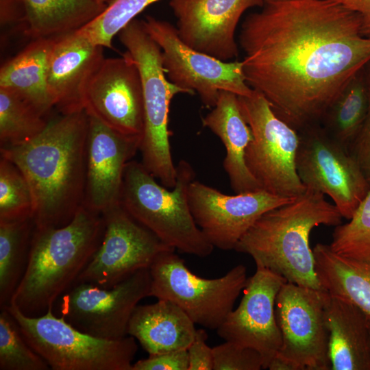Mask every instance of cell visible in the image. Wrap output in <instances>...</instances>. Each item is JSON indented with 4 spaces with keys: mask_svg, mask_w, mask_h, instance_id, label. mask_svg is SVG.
Here are the masks:
<instances>
[{
    "mask_svg": "<svg viewBox=\"0 0 370 370\" xmlns=\"http://www.w3.org/2000/svg\"><path fill=\"white\" fill-rule=\"evenodd\" d=\"M325 291L285 282L275 299L282 345L275 358L288 370H330Z\"/></svg>",
    "mask_w": 370,
    "mask_h": 370,
    "instance_id": "obj_12",
    "label": "cell"
},
{
    "mask_svg": "<svg viewBox=\"0 0 370 370\" xmlns=\"http://www.w3.org/2000/svg\"><path fill=\"white\" fill-rule=\"evenodd\" d=\"M175 251L160 254L149 267V297L169 300L195 324L217 330L246 285V267L238 264L223 276L204 278L192 273Z\"/></svg>",
    "mask_w": 370,
    "mask_h": 370,
    "instance_id": "obj_8",
    "label": "cell"
},
{
    "mask_svg": "<svg viewBox=\"0 0 370 370\" xmlns=\"http://www.w3.org/2000/svg\"><path fill=\"white\" fill-rule=\"evenodd\" d=\"M149 269H140L110 288L79 282L59 300L60 317L79 331L109 340L127 335L138 302L149 297Z\"/></svg>",
    "mask_w": 370,
    "mask_h": 370,
    "instance_id": "obj_13",
    "label": "cell"
},
{
    "mask_svg": "<svg viewBox=\"0 0 370 370\" xmlns=\"http://www.w3.org/2000/svg\"><path fill=\"white\" fill-rule=\"evenodd\" d=\"M53 39H34L0 69V88L14 92L45 117L54 108L46 81L47 58Z\"/></svg>",
    "mask_w": 370,
    "mask_h": 370,
    "instance_id": "obj_24",
    "label": "cell"
},
{
    "mask_svg": "<svg viewBox=\"0 0 370 370\" xmlns=\"http://www.w3.org/2000/svg\"><path fill=\"white\" fill-rule=\"evenodd\" d=\"M33 218L0 221V308L11 299L25 272L32 234Z\"/></svg>",
    "mask_w": 370,
    "mask_h": 370,
    "instance_id": "obj_27",
    "label": "cell"
},
{
    "mask_svg": "<svg viewBox=\"0 0 370 370\" xmlns=\"http://www.w3.org/2000/svg\"><path fill=\"white\" fill-rule=\"evenodd\" d=\"M239 44L248 85L297 131L320 123L370 62L358 16L329 0L265 3L245 18Z\"/></svg>",
    "mask_w": 370,
    "mask_h": 370,
    "instance_id": "obj_1",
    "label": "cell"
},
{
    "mask_svg": "<svg viewBox=\"0 0 370 370\" xmlns=\"http://www.w3.org/2000/svg\"><path fill=\"white\" fill-rule=\"evenodd\" d=\"M342 218L325 195L306 188L291 202L264 213L234 249L251 256L256 267L267 269L288 282L323 290L317 275L310 235L320 225L341 224Z\"/></svg>",
    "mask_w": 370,
    "mask_h": 370,
    "instance_id": "obj_4",
    "label": "cell"
},
{
    "mask_svg": "<svg viewBox=\"0 0 370 370\" xmlns=\"http://www.w3.org/2000/svg\"><path fill=\"white\" fill-rule=\"evenodd\" d=\"M142 21L161 49L168 79L186 94L197 93L206 107L215 106L221 91L245 97L253 93L242 61H222L189 47L180 38L175 26L166 21L148 16Z\"/></svg>",
    "mask_w": 370,
    "mask_h": 370,
    "instance_id": "obj_10",
    "label": "cell"
},
{
    "mask_svg": "<svg viewBox=\"0 0 370 370\" xmlns=\"http://www.w3.org/2000/svg\"><path fill=\"white\" fill-rule=\"evenodd\" d=\"M48 121L16 94L0 88V147L21 144L35 138Z\"/></svg>",
    "mask_w": 370,
    "mask_h": 370,
    "instance_id": "obj_29",
    "label": "cell"
},
{
    "mask_svg": "<svg viewBox=\"0 0 370 370\" xmlns=\"http://www.w3.org/2000/svg\"><path fill=\"white\" fill-rule=\"evenodd\" d=\"M60 114L35 138L0 147L29 184L36 228L68 224L84 204L88 114Z\"/></svg>",
    "mask_w": 370,
    "mask_h": 370,
    "instance_id": "obj_2",
    "label": "cell"
},
{
    "mask_svg": "<svg viewBox=\"0 0 370 370\" xmlns=\"http://www.w3.org/2000/svg\"><path fill=\"white\" fill-rule=\"evenodd\" d=\"M356 14L360 21L362 33L370 38V0H329Z\"/></svg>",
    "mask_w": 370,
    "mask_h": 370,
    "instance_id": "obj_38",
    "label": "cell"
},
{
    "mask_svg": "<svg viewBox=\"0 0 370 370\" xmlns=\"http://www.w3.org/2000/svg\"><path fill=\"white\" fill-rule=\"evenodd\" d=\"M34 204L29 184L21 170L0 158V221L33 218Z\"/></svg>",
    "mask_w": 370,
    "mask_h": 370,
    "instance_id": "obj_32",
    "label": "cell"
},
{
    "mask_svg": "<svg viewBox=\"0 0 370 370\" xmlns=\"http://www.w3.org/2000/svg\"><path fill=\"white\" fill-rule=\"evenodd\" d=\"M101 214L105 225L102 241L77 283L112 288L135 272L149 269L160 254L175 250L134 219L120 204Z\"/></svg>",
    "mask_w": 370,
    "mask_h": 370,
    "instance_id": "obj_14",
    "label": "cell"
},
{
    "mask_svg": "<svg viewBox=\"0 0 370 370\" xmlns=\"http://www.w3.org/2000/svg\"><path fill=\"white\" fill-rule=\"evenodd\" d=\"M298 176L306 188L328 195L343 218L349 220L370 189V182L349 151L319 123L299 131Z\"/></svg>",
    "mask_w": 370,
    "mask_h": 370,
    "instance_id": "obj_11",
    "label": "cell"
},
{
    "mask_svg": "<svg viewBox=\"0 0 370 370\" xmlns=\"http://www.w3.org/2000/svg\"><path fill=\"white\" fill-rule=\"evenodd\" d=\"M238 101L253 136L245 158L249 171L261 189L278 196L298 197L306 189L296 169L299 132L282 119L259 92L238 96Z\"/></svg>",
    "mask_w": 370,
    "mask_h": 370,
    "instance_id": "obj_9",
    "label": "cell"
},
{
    "mask_svg": "<svg viewBox=\"0 0 370 370\" xmlns=\"http://www.w3.org/2000/svg\"><path fill=\"white\" fill-rule=\"evenodd\" d=\"M202 124L225 146L226 155L223 166L234 193L262 190L245 163L246 149L253 136L241 112L238 96L221 91L215 106L202 119Z\"/></svg>",
    "mask_w": 370,
    "mask_h": 370,
    "instance_id": "obj_22",
    "label": "cell"
},
{
    "mask_svg": "<svg viewBox=\"0 0 370 370\" xmlns=\"http://www.w3.org/2000/svg\"><path fill=\"white\" fill-rule=\"evenodd\" d=\"M104 227L102 214L82 205L62 227H34L27 268L10 305L30 317L53 310L92 259Z\"/></svg>",
    "mask_w": 370,
    "mask_h": 370,
    "instance_id": "obj_3",
    "label": "cell"
},
{
    "mask_svg": "<svg viewBox=\"0 0 370 370\" xmlns=\"http://www.w3.org/2000/svg\"><path fill=\"white\" fill-rule=\"evenodd\" d=\"M84 110L116 132L141 141L142 81L138 66L127 51L121 57L104 58L87 88Z\"/></svg>",
    "mask_w": 370,
    "mask_h": 370,
    "instance_id": "obj_16",
    "label": "cell"
},
{
    "mask_svg": "<svg viewBox=\"0 0 370 370\" xmlns=\"http://www.w3.org/2000/svg\"><path fill=\"white\" fill-rule=\"evenodd\" d=\"M101 3L108 4L112 0H97Z\"/></svg>",
    "mask_w": 370,
    "mask_h": 370,
    "instance_id": "obj_41",
    "label": "cell"
},
{
    "mask_svg": "<svg viewBox=\"0 0 370 370\" xmlns=\"http://www.w3.org/2000/svg\"><path fill=\"white\" fill-rule=\"evenodd\" d=\"M25 340L53 370H132L138 346L131 336L115 340L82 332L49 310L36 317L6 308Z\"/></svg>",
    "mask_w": 370,
    "mask_h": 370,
    "instance_id": "obj_7",
    "label": "cell"
},
{
    "mask_svg": "<svg viewBox=\"0 0 370 370\" xmlns=\"http://www.w3.org/2000/svg\"><path fill=\"white\" fill-rule=\"evenodd\" d=\"M103 47L77 31L53 37L47 64V91L61 114L84 110L88 84L103 60Z\"/></svg>",
    "mask_w": 370,
    "mask_h": 370,
    "instance_id": "obj_20",
    "label": "cell"
},
{
    "mask_svg": "<svg viewBox=\"0 0 370 370\" xmlns=\"http://www.w3.org/2000/svg\"><path fill=\"white\" fill-rule=\"evenodd\" d=\"M140 144L88 114L84 206L103 214L120 204L125 169Z\"/></svg>",
    "mask_w": 370,
    "mask_h": 370,
    "instance_id": "obj_19",
    "label": "cell"
},
{
    "mask_svg": "<svg viewBox=\"0 0 370 370\" xmlns=\"http://www.w3.org/2000/svg\"><path fill=\"white\" fill-rule=\"evenodd\" d=\"M278 1H282V0H264V4L268 3Z\"/></svg>",
    "mask_w": 370,
    "mask_h": 370,
    "instance_id": "obj_42",
    "label": "cell"
},
{
    "mask_svg": "<svg viewBox=\"0 0 370 370\" xmlns=\"http://www.w3.org/2000/svg\"><path fill=\"white\" fill-rule=\"evenodd\" d=\"M325 323L332 370H370L367 314L351 301L325 293Z\"/></svg>",
    "mask_w": 370,
    "mask_h": 370,
    "instance_id": "obj_21",
    "label": "cell"
},
{
    "mask_svg": "<svg viewBox=\"0 0 370 370\" xmlns=\"http://www.w3.org/2000/svg\"><path fill=\"white\" fill-rule=\"evenodd\" d=\"M119 36L137 65L142 81L144 130L139 147L141 162L162 186L173 188L177 170L171 151L169 110L174 97L186 92L168 79L161 49L146 32L142 21L134 19Z\"/></svg>",
    "mask_w": 370,
    "mask_h": 370,
    "instance_id": "obj_6",
    "label": "cell"
},
{
    "mask_svg": "<svg viewBox=\"0 0 370 370\" xmlns=\"http://www.w3.org/2000/svg\"><path fill=\"white\" fill-rule=\"evenodd\" d=\"M213 370H260L263 369L260 354L255 349L225 341L212 347Z\"/></svg>",
    "mask_w": 370,
    "mask_h": 370,
    "instance_id": "obj_34",
    "label": "cell"
},
{
    "mask_svg": "<svg viewBox=\"0 0 370 370\" xmlns=\"http://www.w3.org/2000/svg\"><path fill=\"white\" fill-rule=\"evenodd\" d=\"M187 350L149 355L133 363L132 370H188Z\"/></svg>",
    "mask_w": 370,
    "mask_h": 370,
    "instance_id": "obj_36",
    "label": "cell"
},
{
    "mask_svg": "<svg viewBox=\"0 0 370 370\" xmlns=\"http://www.w3.org/2000/svg\"><path fill=\"white\" fill-rule=\"evenodd\" d=\"M312 250L322 288L351 301L370 316V259L345 257L323 243H317Z\"/></svg>",
    "mask_w": 370,
    "mask_h": 370,
    "instance_id": "obj_26",
    "label": "cell"
},
{
    "mask_svg": "<svg viewBox=\"0 0 370 370\" xmlns=\"http://www.w3.org/2000/svg\"><path fill=\"white\" fill-rule=\"evenodd\" d=\"M364 77L368 95V109L362 126L349 148L370 182V62L364 68Z\"/></svg>",
    "mask_w": 370,
    "mask_h": 370,
    "instance_id": "obj_35",
    "label": "cell"
},
{
    "mask_svg": "<svg viewBox=\"0 0 370 370\" xmlns=\"http://www.w3.org/2000/svg\"><path fill=\"white\" fill-rule=\"evenodd\" d=\"M47 362L27 343L10 312H0V369L48 370Z\"/></svg>",
    "mask_w": 370,
    "mask_h": 370,
    "instance_id": "obj_31",
    "label": "cell"
},
{
    "mask_svg": "<svg viewBox=\"0 0 370 370\" xmlns=\"http://www.w3.org/2000/svg\"><path fill=\"white\" fill-rule=\"evenodd\" d=\"M207 338L208 334L204 329L196 330L193 341L187 349L188 370H213V351L207 345Z\"/></svg>",
    "mask_w": 370,
    "mask_h": 370,
    "instance_id": "obj_37",
    "label": "cell"
},
{
    "mask_svg": "<svg viewBox=\"0 0 370 370\" xmlns=\"http://www.w3.org/2000/svg\"><path fill=\"white\" fill-rule=\"evenodd\" d=\"M97 0H23V27L34 39L76 32L107 7Z\"/></svg>",
    "mask_w": 370,
    "mask_h": 370,
    "instance_id": "obj_25",
    "label": "cell"
},
{
    "mask_svg": "<svg viewBox=\"0 0 370 370\" xmlns=\"http://www.w3.org/2000/svg\"><path fill=\"white\" fill-rule=\"evenodd\" d=\"M367 109L363 69L330 106L320 123L333 139L349 151L362 126Z\"/></svg>",
    "mask_w": 370,
    "mask_h": 370,
    "instance_id": "obj_28",
    "label": "cell"
},
{
    "mask_svg": "<svg viewBox=\"0 0 370 370\" xmlns=\"http://www.w3.org/2000/svg\"><path fill=\"white\" fill-rule=\"evenodd\" d=\"M295 198L264 190L229 195L196 180L188 188L189 206L197 225L214 247L223 250L234 249L264 213Z\"/></svg>",
    "mask_w": 370,
    "mask_h": 370,
    "instance_id": "obj_15",
    "label": "cell"
},
{
    "mask_svg": "<svg viewBox=\"0 0 370 370\" xmlns=\"http://www.w3.org/2000/svg\"><path fill=\"white\" fill-rule=\"evenodd\" d=\"M160 0H112L94 20L77 32L94 45L112 48L113 38L149 5Z\"/></svg>",
    "mask_w": 370,
    "mask_h": 370,
    "instance_id": "obj_30",
    "label": "cell"
},
{
    "mask_svg": "<svg viewBox=\"0 0 370 370\" xmlns=\"http://www.w3.org/2000/svg\"><path fill=\"white\" fill-rule=\"evenodd\" d=\"M367 324H368V330H369V339H370V316L369 315H367Z\"/></svg>",
    "mask_w": 370,
    "mask_h": 370,
    "instance_id": "obj_40",
    "label": "cell"
},
{
    "mask_svg": "<svg viewBox=\"0 0 370 370\" xmlns=\"http://www.w3.org/2000/svg\"><path fill=\"white\" fill-rule=\"evenodd\" d=\"M264 0H170L176 30L189 47L220 60L238 55L236 31L243 14Z\"/></svg>",
    "mask_w": 370,
    "mask_h": 370,
    "instance_id": "obj_18",
    "label": "cell"
},
{
    "mask_svg": "<svg viewBox=\"0 0 370 370\" xmlns=\"http://www.w3.org/2000/svg\"><path fill=\"white\" fill-rule=\"evenodd\" d=\"M195 323L175 304L164 299L138 305L132 315L127 335L149 355L187 350L196 332Z\"/></svg>",
    "mask_w": 370,
    "mask_h": 370,
    "instance_id": "obj_23",
    "label": "cell"
},
{
    "mask_svg": "<svg viewBox=\"0 0 370 370\" xmlns=\"http://www.w3.org/2000/svg\"><path fill=\"white\" fill-rule=\"evenodd\" d=\"M286 279L264 268L256 267L247 279L238 307L228 314L217 330L225 341L252 348L267 369L282 345L275 315V299Z\"/></svg>",
    "mask_w": 370,
    "mask_h": 370,
    "instance_id": "obj_17",
    "label": "cell"
},
{
    "mask_svg": "<svg viewBox=\"0 0 370 370\" xmlns=\"http://www.w3.org/2000/svg\"><path fill=\"white\" fill-rule=\"evenodd\" d=\"M176 170L175 186L168 188L158 184L142 162L130 160L125 169L119 203L169 247L207 257L214 247L197 225L188 203V188L195 172L184 160L178 162Z\"/></svg>",
    "mask_w": 370,
    "mask_h": 370,
    "instance_id": "obj_5",
    "label": "cell"
},
{
    "mask_svg": "<svg viewBox=\"0 0 370 370\" xmlns=\"http://www.w3.org/2000/svg\"><path fill=\"white\" fill-rule=\"evenodd\" d=\"M24 17L23 0H0L1 24H23Z\"/></svg>",
    "mask_w": 370,
    "mask_h": 370,
    "instance_id": "obj_39",
    "label": "cell"
},
{
    "mask_svg": "<svg viewBox=\"0 0 370 370\" xmlns=\"http://www.w3.org/2000/svg\"><path fill=\"white\" fill-rule=\"evenodd\" d=\"M330 246L345 257L370 259V189L349 221L335 227Z\"/></svg>",
    "mask_w": 370,
    "mask_h": 370,
    "instance_id": "obj_33",
    "label": "cell"
}]
</instances>
